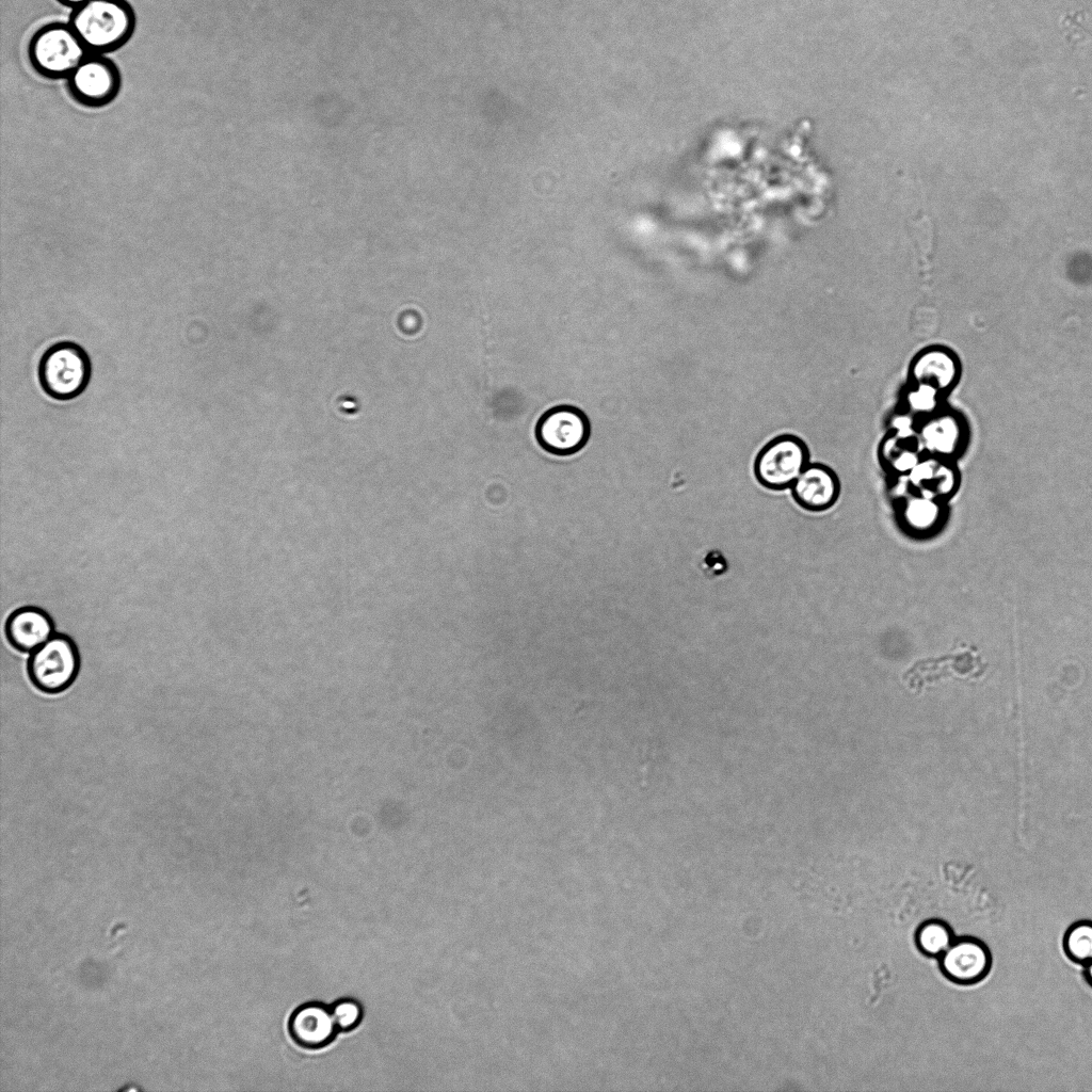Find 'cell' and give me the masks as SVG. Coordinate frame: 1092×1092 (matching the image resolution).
Wrapping results in <instances>:
<instances>
[{
	"label": "cell",
	"instance_id": "obj_5",
	"mask_svg": "<svg viewBox=\"0 0 1092 1092\" xmlns=\"http://www.w3.org/2000/svg\"><path fill=\"white\" fill-rule=\"evenodd\" d=\"M79 668L77 649L65 636L53 635L33 651L28 661L32 682L45 692L65 690L75 679Z\"/></svg>",
	"mask_w": 1092,
	"mask_h": 1092
},
{
	"label": "cell",
	"instance_id": "obj_3",
	"mask_svg": "<svg viewBox=\"0 0 1092 1092\" xmlns=\"http://www.w3.org/2000/svg\"><path fill=\"white\" fill-rule=\"evenodd\" d=\"M91 378L87 353L77 343L62 341L51 346L42 356L38 379L44 391L57 400L78 397Z\"/></svg>",
	"mask_w": 1092,
	"mask_h": 1092
},
{
	"label": "cell",
	"instance_id": "obj_10",
	"mask_svg": "<svg viewBox=\"0 0 1092 1092\" xmlns=\"http://www.w3.org/2000/svg\"><path fill=\"white\" fill-rule=\"evenodd\" d=\"M289 1030L293 1040L307 1048L327 1045L338 1030L331 1008L321 1002H308L291 1015Z\"/></svg>",
	"mask_w": 1092,
	"mask_h": 1092
},
{
	"label": "cell",
	"instance_id": "obj_14",
	"mask_svg": "<svg viewBox=\"0 0 1092 1092\" xmlns=\"http://www.w3.org/2000/svg\"><path fill=\"white\" fill-rule=\"evenodd\" d=\"M338 1030L348 1031L355 1028L362 1017L363 1009L359 1002L351 998H343L331 1007Z\"/></svg>",
	"mask_w": 1092,
	"mask_h": 1092
},
{
	"label": "cell",
	"instance_id": "obj_11",
	"mask_svg": "<svg viewBox=\"0 0 1092 1092\" xmlns=\"http://www.w3.org/2000/svg\"><path fill=\"white\" fill-rule=\"evenodd\" d=\"M10 643L21 652L32 653L53 636L49 616L33 607L19 609L6 622Z\"/></svg>",
	"mask_w": 1092,
	"mask_h": 1092
},
{
	"label": "cell",
	"instance_id": "obj_12",
	"mask_svg": "<svg viewBox=\"0 0 1092 1092\" xmlns=\"http://www.w3.org/2000/svg\"><path fill=\"white\" fill-rule=\"evenodd\" d=\"M918 951L929 958H938L951 945L956 935L951 926L940 918L922 921L915 931Z\"/></svg>",
	"mask_w": 1092,
	"mask_h": 1092
},
{
	"label": "cell",
	"instance_id": "obj_13",
	"mask_svg": "<svg viewBox=\"0 0 1092 1092\" xmlns=\"http://www.w3.org/2000/svg\"><path fill=\"white\" fill-rule=\"evenodd\" d=\"M1062 948L1065 956L1074 963L1087 965L1092 961V920L1080 919L1073 922L1064 932Z\"/></svg>",
	"mask_w": 1092,
	"mask_h": 1092
},
{
	"label": "cell",
	"instance_id": "obj_15",
	"mask_svg": "<svg viewBox=\"0 0 1092 1092\" xmlns=\"http://www.w3.org/2000/svg\"><path fill=\"white\" fill-rule=\"evenodd\" d=\"M64 6L70 7L71 10L86 3L90 0H55Z\"/></svg>",
	"mask_w": 1092,
	"mask_h": 1092
},
{
	"label": "cell",
	"instance_id": "obj_8",
	"mask_svg": "<svg viewBox=\"0 0 1092 1092\" xmlns=\"http://www.w3.org/2000/svg\"><path fill=\"white\" fill-rule=\"evenodd\" d=\"M937 960L943 976L960 985L980 982L992 967V954L987 945L974 936H956Z\"/></svg>",
	"mask_w": 1092,
	"mask_h": 1092
},
{
	"label": "cell",
	"instance_id": "obj_2",
	"mask_svg": "<svg viewBox=\"0 0 1092 1092\" xmlns=\"http://www.w3.org/2000/svg\"><path fill=\"white\" fill-rule=\"evenodd\" d=\"M89 53L69 22L42 26L28 44L31 66L48 79H67Z\"/></svg>",
	"mask_w": 1092,
	"mask_h": 1092
},
{
	"label": "cell",
	"instance_id": "obj_16",
	"mask_svg": "<svg viewBox=\"0 0 1092 1092\" xmlns=\"http://www.w3.org/2000/svg\"><path fill=\"white\" fill-rule=\"evenodd\" d=\"M1082 975L1086 982L1092 987V961L1083 966Z\"/></svg>",
	"mask_w": 1092,
	"mask_h": 1092
},
{
	"label": "cell",
	"instance_id": "obj_6",
	"mask_svg": "<svg viewBox=\"0 0 1092 1092\" xmlns=\"http://www.w3.org/2000/svg\"><path fill=\"white\" fill-rule=\"evenodd\" d=\"M66 80L71 97L87 108H101L111 103L122 86L116 64L105 54L91 52Z\"/></svg>",
	"mask_w": 1092,
	"mask_h": 1092
},
{
	"label": "cell",
	"instance_id": "obj_9",
	"mask_svg": "<svg viewBox=\"0 0 1092 1092\" xmlns=\"http://www.w3.org/2000/svg\"><path fill=\"white\" fill-rule=\"evenodd\" d=\"M791 487L798 504L814 512L830 509L840 491L836 473L821 464H808Z\"/></svg>",
	"mask_w": 1092,
	"mask_h": 1092
},
{
	"label": "cell",
	"instance_id": "obj_4",
	"mask_svg": "<svg viewBox=\"0 0 1092 1092\" xmlns=\"http://www.w3.org/2000/svg\"><path fill=\"white\" fill-rule=\"evenodd\" d=\"M809 452L802 439L782 435L768 443L757 454L754 472L764 486L784 489L791 486L808 465Z\"/></svg>",
	"mask_w": 1092,
	"mask_h": 1092
},
{
	"label": "cell",
	"instance_id": "obj_1",
	"mask_svg": "<svg viewBox=\"0 0 1092 1092\" xmlns=\"http://www.w3.org/2000/svg\"><path fill=\"white\" fill-rule=\"evenodd\" d=\"M68 22L89 52L107 54L130 39L135 14L127 0H90L71 10Z\"/></svg>",
	"mask_w": 1092,
	"mask_h": 1092
},
{
	"label": "cell",
	"instance_id": "obj_7",
	"mask_svg": "<svg viewBox=\"0 0 1092 1092\" xmlns=\"http://www.w3.org/2000/svg\"><path fill=\"white\" fill-rule=\"evenodd\" d=\"M590 421L579 408L559 405L545 412L535 427L540 446L549 453L564 456L581 450L590 438Z\"/></svg>",
	"mask_w": 1092,
	"mask_h": 1092
}]
</instances>
